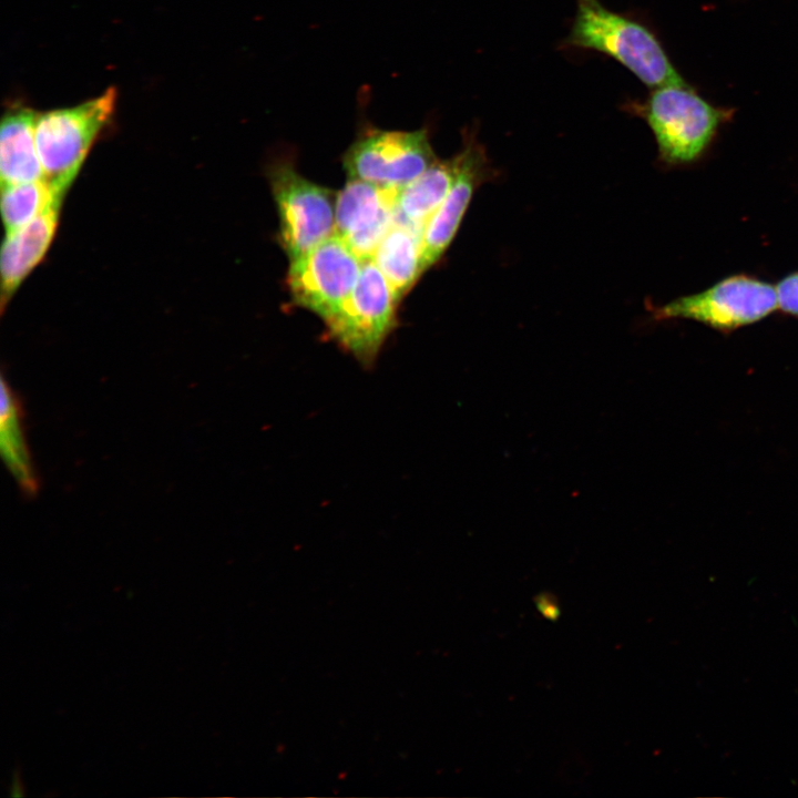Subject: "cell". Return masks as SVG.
Masks as SVG:
<instances>
[{"label": "cell", "mask_w": 798, "mask_h": 798, "mask_svg": "<svg viewBox=\"0 0 798 798\" xmlns=\"http://www.w3.org/2000/svg\"><path fill=\"white\" fill-rule=\"evenodd\" d=\"M576 13L567 47L604 53L651 88L685 85L655 34L642 23L618 14L600 0H575Z\"/></svg>", "instance_id": "6da1fadb"}, {"label": "cell", "mask_w": 798, "mask_h": 798, "mask_svg": "<svg viewBox=\"0 0 798 798\" xmlns=\"http://www.w3.org/2000/svg\"><path fill=\"white\" fill-rule=\"evenodd\" d=\"M651 127L659 160L668 166L689 165L707 153L733 110L717 108L693 88H655L644 103L633 106Z\"/></svg>", "instance_id": "7a4b0ae2"}, {"label": "cell", "mask_w": 798, "mask_h": 798, "mask_svg": "<svg viewBox=\"0 0 798 798\" xmlns=\"http://www.w3.org/2000/svg\"><path fill=\"white\" fill-rule=\"evenodd\" d=\"M116 89L79 105L38 113L34 136L44 180L61 196L78 175L92 144L112 117Z\"/></svg>", "instance_id": "3957f363"}, {"label": "cell", "mask_w": 798, "mask_h": 798, "mask_svg": "<svg viewBox=\"0 0 798 798\" xmlns=\"http://www.w3.org/2000/svg\"><path fill=\"white\" fill-rule=\"evenodd\" d=\"M267 176L278 213L279 242L289 260L335 233L337 195L300 175L290 162H275Z\"/></svg>", "instance_id": "277c9868"}, {"label": "cell", "mask_w": 798, "mask_h": 798, "mask_svg": "<svg viewBox=\"0 0 798 798\" xmlns=\"http://www.w3.org/2000/svg\"><path fill=\"white\" fill-rule=\"evenodd\" d=\"M427 127L415 131L362 126L342 157L349 178L399 191L437 161Z\"/></svg>", "instance_id": "5b68a950"}, {"label": "cell", "mask_w": 798, "mask_h": 798, "mask_svg": "<svg viewBox=\"0 0 798 798\" xmlns=\"http://www.w3.org/2000/svg\"><path fill=\"white\" fill-rule=\"evenodd\" d=\"M398 304L386 277L372 258H367L351 294L326 323L329 336L358 361L369 365L396 326Z\"/></svg>", "instance_id": "8992f818"}, {"label": "cell", "mask_w": 798, "mask_h": 798, "mask_svg": "<svg viewBox=\"0 0 798 798\" xmlns=\"http://www.w3.org/2000/svg\"><path fill=\"white\" fill-rule=\"evenodd\" d=\"M778 308L776 286L747 274H735L707 289L655 308L657 319H690L728 332L755 324Z\"/></svg>", "instance_id": "52a82bcc"}, {"label": "cell", "mask_w": 798, "mask_h": 798, "mask_svg": "<svg viewBox=\"0 0 798 798\" xmlns=\"http://www.w3.org/2000/svg\"><path fill=\"white\" fill-rule=\"evenodd\" d=\"M289 262L287 285L294 303L326 324L351 294L364 260L334 233Z\"/></svg>", "instance_id": "ba28073f"}, {"label": "cell", "mask_w": 798, "mask_h": 798, "mask_svg": "<svg viewBox=\"0 0 798 798\" xmlns=\"http://www.w3.org/2000/svg\"><path fill=\"white\" fill-rule=\"evenodd\" d=\"M398 191L348 178L336 197L335 233L362 259L371 258L396 216Z\"/></svg>", "instance_id": "9c48e42d"}, {"label": "cell", "mask_w": 798, "mask_h": 798, "mask_svg": "<svg viewBox=\"0 0 798 798\" xmlns=\"http://www.w3.org/2000/svg\"><path fill=\"white\" fill-rule=\"evenodd\" d=\"M454 178L442 204L424 226L422 267L436 264L454 238L475 188L488 177L485 152L469 135L463 149L454 156Z\"/></svg>", "instance_id": "30bf717a"}, {"label": "cell", "mask_w": 798, "mask_h": 798, "mask_svg": "<svg viewBox=\"0 0 798 798\" xmlns=\"http://www.w3.org/2000/svg\"><path fill=\"white\" fill-rule=\"evenodd\" d=\"M62 201L49 205L24 226L7 233L1 248V305L44 257L54 237Z\"/></svg>", "instance_id": "8fae6325"}, {"label": "cell", "mask_w": 798, "mask_h": 798, "mask_svg": "<svg viewBox=\"0 0 798 798\" xmlns=\"http://www.w3.org/2000/svg\"><path fill=\"white\" fill-rule=\"evenodd\" d=\"M38 112L24 105H11L1 121V185L44 180L38 155L34 125Z\"/></svg>", "instance_id": "7c38bea8"}, {"label": "cell", "mask_w": 798, "mask_h": 798, "mask_svg": "<svg viewBox=\"0 0 798 798\" xmlns=\"http://www.w3.org/2000/svg\"><path fill=\"white\" fill-rule=\"evenodd\" d=\"M422 234V229L395 219L371 257L399 301L424 273Z\"/></svg>", "instance_id": "4fadbf2b"}, {"label": "cell", "mask_w": 798, "mask_h": 798, "mask_svg": "<svg viewBox=\"0 0 798 798\" xmlns=\"http://www.w3.org/2000/svg\"><path fill=\"white\" fill-rule=\"evenodd\" d=\"M454 172V157L438 158L418 177L400 188L396 196L395 219L423 231L448 194Z\"/></svg>", "instance_id": "5bb4252c"}, {"label": "cell", "mask_w": 798, "mask_h": 798, "mask_svg": "<svg viewBox=\"0 0 798 798\" xmlns=\"http://www.w3.org/2000/svg\"><path fill=\"white\" fill-rule=\"evenodd\" d=\"M0 446L2 458L21 490L34 495L39 484L22 429L19 400L4 377L1 378Z\"/></svg>", "instance_id": "9a60e30c"}, {"label": "cell", "mask_w": 798, "mask_h": 798, "mask_svg": "<svg viewBox=\"0 0 798 798\" xmlns=\"http://www.w3.org/2000/svg\"><path fill=\"white\" fill-rule=\"evenodd\" d=\"M1 186V214L7 233L24 226L53 202L63 200L45 180Z\"/></svg>", "instance_id": "2e32d148"}, {"label": "cell", "mask_w": 798, "mask_h": 798, "mask_svg": "<svg viewBox=\"0 0 798 798\" xmlns=\"http://www.w3.org/2000/svg\"><path fill=\"white\" fill-rule=\"evenodd\" d=\"M778 308L798 318V270L788 274L776 285Z\"/></svg>", "instance_id": "e0dca14e"}, {"label": "cell", "mask_w": 798, "mask_h": 798, "mask_svg": "<svg viewBox=\"0 0 798 798\" xmlns=\"http://www.w3.org/2000/svg\"><path fill=\"white\" fill-rule=\"evenodd\" d=\"M536 605L543 616L550 620H555L557 617L559 608L555 603L549 600V597L540 595L539 600L536 601Z\"/></svg>", "instance_id": "ac0fdd59"}]
</instances>
